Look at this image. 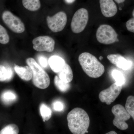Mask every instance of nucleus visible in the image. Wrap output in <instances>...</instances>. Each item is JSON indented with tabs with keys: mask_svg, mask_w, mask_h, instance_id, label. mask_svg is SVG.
Listing matches in <instances>:
<instances>
[{
	"mask_svg": "<svg viewBox=\"0 0 134 134\" xmlns=\"http://www.w3.org/2000/svg\"><path fill=\"white\" fill-rule=\"evenodd\" d=\"M86 133H88V130H87V131H86Z\"/></svg>",
	"mask_w": 134,
	"mask_h": 134,
	"instance_id": "34",
	"label": "nucleus"
},
{
	"mask_svg": "<svg viewBox=\"0 0 134 134\" xmlns=\"http://www.w3.org/2000/svg\"><path fill=\"white\" fill-rule=\"evenodd\" d=\"M47 25L52 31L54 32L62 31L66 26L67 16L66 13L63 11L57 13L52 16L47 17Z\"/></svg>",
	"mask_w": 134,
	"mask_h": 134,
	"instance_id": "8",
	"label": "nucleus"
},
{
	"mask_svg": "<svg viewBox=\"0 0 134 134\" xmlns=\"http://www.w3.org/2000/svg\"><path fill=\"white\" fill-rule=\"evenodd\" d=\"M111 111L115 117L113 120L114 125L120 130L127 129L129 126L126 121L129 120L131 116L126 108L123 106L118 104L113 107Z\"/></svg>",
	"mask_w": 134,
	"mask_h": 134,
	"instance_id": "4",
	"label": "nucleus"
},
{
	"mask_svg": "<svg viewBox=\"0 0 134 134\" xmlns=\"http://www.w3.org/2000/svg\"><path fill=\"white\" fill-rule=\"evenodd\" d=\"M15 72L20 78L24 81H28L31 80L32 77V72L31 69L29 66H19L15 65Z\"/></svg>",
	"mask_w": 134,
	"mask_h": 134,
	"instance_id": "13",
	"label": "nucleus"
},
{
	"mask_svg": "<svg viewBox=\"0 0 134 134\" xmlns=\"http://www.w3.org/2000/svg\"><path fill=\"white\" fill-rule=\"evenodd\" d=\"M64 108V105L61 101L57 100L53 103V108L55 111H62Z\"/></svg>",
	"mask_w": 134,
	"mask_h": 134,
	"instance_id": "25",
	"label": "nucleus"
},
{
	"mask_svg": "<svg viewBox=\"0 0 134 134\" xmlns=\"http://www.w3.org/2000/svg\"><path fill=\"white\" fill-rule=\"evenodd\" d=\"M8 71L7 67L0 65V81H7Z\"/></svg>",
	"mask_w": 134,
	"mask_h": 134,
	"instance_id": "24",
	"label": "nucleus"
},
{
	"mask_svg": "<svg viewBox=\"0 0 134 134\" xmlns=\"http://www.w3.org/2000/svg\"><path fill=\"white\" fill-rule=\"evenodd\" d=\"M64 1L67 4H70L73 3L76 0H64Z\"/></svg>",
	"mask_w": 134,
	"mask_h": 134,
	"instance_id": "29",
	"label": "nucleus"
},
{
	"mask_svg": "<svg viewBox=\"0 0 134 134\" xmlns=\"http://www.w3.org/2000/svg\"><path fill=\"white\" fill-rule=\"evenodd\" d=\"M38 61L40 64L44 68H47L48 66V62L46 58L44 56H41L39 57Z\"/></svg>",
	"mask_w": 134,
	"mask_h": 134,
	"instance_id": "27",
	"label": "nucleus"
},
{
	"mask_svg": "<svg viewBox=\"0 0 134 134\" xmlns=\"http://www.w3.org/2000/svg\"><path fill=\"white\" fill-rule=\"evenodd\" d=\"M105 134H117L116 132L114 131H111L110 132H108V133H107Z\"/></svg>",
	"mask_w": 134,
	"mask_h": 134,
	"instance_id": "31",
	"label": "nucleus"
},
{
	"mask_svg": "<svg viewBox=\"0 0 134 134\" xmlns=\"http://www.w3.org/2000/svg\"><path fill=\"white\" fill-rule=\"evenodd\" d=\"M26 62L32 70L34 85L40 89H45L48 88L50 82L48 74L33 58H28L26 59Z\"/></svg>",
	"mask_w": 134,
	"mask_h": 134,
	"instance_id": "3",
	"label": "nucleus"
},
{
	"mask_svg": "<svg viewBox=\"0 0 134 134\" xmlns=\"http://www.w3.org/2000/svg\"><path fill=\"white\" fill-rule=\"evenodd\" d=\"M101 12L107 18L114 16L117 14V5L113 0H99Z\"/></svg>",
	"mask_w": 134,
	"mask_h": 134,
	"instance_id": "11",
	"label": "nucleus"
},
{
	"mask_svg": "<svg viewBox=\"0 0 134 134\" xmlns=\"http://www.w3.org/2000/svg\"><path fill=\"white\" fill-rule=\"evenodd\" d=\"M9 41V37L7 30L0 24V43L7 44Z\"/></svg>",
	"mask_w": 134,
	"mask_h": 134,
	"instance_id": "23",
	"label": "nucleus"
},
{
	"mask_svg": "<svg viewBox=\"0 0 134 134\" xmlns=\"http://www.w3.org/2000/svg\"><path fill=\"white\" fill-rule=\"evenodd\" d=\"M126 25L129 31L134 33V18L129 20L126 23Z\"/></svg>",
	"mask_w": 134,
	"mask_h": 134,
	"instance_id": "26",
	"label": "nucleus"
},
{
	"mask_svg": "<svg viewBox=\"0 0 134 134\" xmlns=\"http://www.w3.org/2000/svg\"><path fill=\"white\" fill-rule=\"evenodd\" d=\"M2 19L7 26L15 33H22L25 31L24 24L20 18L10 11H4L2 14Z\"/></svg>",
	"mask_w": 134,
	"mask_h": 134,
	"instance_id": "7",
	"label": "nucleus"
},
{
	"mask_svg": "<svg viewBox=\"0 0 134 134\" xmlns=\"http://www.w3.org/2000/svg\"><path fill=\"white\" fill-rule=\"evenodd\" d=\"M25 8L31 11L38 10L41 7L40 0H22Z\"/></svg>",
	"mask_w": 134,
	"mask_h": 134,
	"instance_id": "16",
	"label": "nucleus"
},
{
	"mask_svg": "<svg viewBox=\"0 0 134 134\" xmlns=\"http://www.w3.org/2000/svg\"><path fill=\"white\" fill-rule=\"evenodd\" d=\"M48 63L51 69L58 74L62 69L66 62L63 59L59 56L53 55L49 58Z\"/></svg>",
	"mask_w": 134,
	"mask_h": 134,
	"instance_id": "14",
	"label": "nucleus"
},
{
	"mask_svg": "<svg viewBox=\"0 0 134 134\" xmlns=\"http://www.w3.org/2000/svg\"><path fill=\"white\" fill-rule=\"evenodd\" d=\"M8 71V79L7 81H10L13 77L14 75L13 70L9 66H6Z\"/></svg>",
	"mask_w": 134,
	"mask_h": 134,
	"instance_id": "28",
	"label": "nucleus"
},
{
	"mask_svg": "<svg viewBox=\"0 0 134 134\" xmlns=\"http://www.w3.org/2000/svg\"><path fill=\"white\" fill-rule=\"evenodd\" d=\"M40 114L44 122L47 121L52 117V111L49 107L46 104H41L40 107Z\"/></svg>",
	"mask_w": 134,
	"mask_h": 134,
	"instance_id": "19",
	"label": "nucleus"
},
{
	"mask_svg": "<svg viewBox=\"0 0 134 134\" xmlns=\"http://www.w3.org/2000/svg\"><path fill=\"white\" fill-rule=\"evenodd\" d=\"M54 83L57 88L63 92L68 91L70 87L69 83H66L61 80L58 75L55 76L54 77Z\"/></svg>",
	"mask_w": 134,
	"mask_h": 134,
	"instance_id": "18",
	"label": "nucleus"
},
{
	"mask_svg": "<svg viewBox=\"0 0 134 134\" xmlns=\"http://www.w3.org/2000/svg\"><path fill=\"white\" fill-rule=\"evenodd\" d=\"M125 108L134 121V96H130L128 97Z\"/></svg>",
	"mask_w": 134,
	"mask_h": 134,
	"instance_id": "21",
	"label": "nucleus"
},
{
	"mask_svg": "<svg viewBox=\"0 0 134 134\" xmlns=\"http://www.w3.org/2000/svg\"><path fill=\"white\" fill-rule=\"evenodd\" d=\"M99 59L102 60L103 59V57L102 56H100L99 58Z\"/></svg>",
	"mask_w": 134,
	"mask_h": 134,
	"instance_id": "32",
	"label": "nucleus"
},
{
	"mask_svg": "<svg viewBox=\"0 0 134 134\" xmlns=\"http://www.w3.org/2000/svg\"><path fill=\"white\" fill-rule=\"evenodd\" d=\"M96 37L99 43L110 44L117 41V35L115 30L110 25L103 24L97 30Z\"/></svg>",
	"mask_w": 134,
	"mask_h": 134,
	"instance_id": "5",
	"label": "nucleus"
},
{
	"mask_svg": "<svg viewBox=\"0 0 134 134\" xmlns=\"http://www.w3.org/2000/svg\"><path fill=\"white\" fill-rule=\"evenodd\" d=\"M1 98L4 104H9L16 100L17 96L15 93L11 91L7 90L2 93Z\"/></svg>",
	"mask_w": 134,
	"mask_h": 134,
	"instance_id": "17",
	"label": "nucleus"
},
{
	"mask_svg": "<svg viewBox=\"0 0 134 134\" xmlns=\"http://www.w3.org/2000/svg\"><path fill=\"white\" fill-rule=\"evenodd\" d=\"M114 1L118 3H120L124 2L125 0H114Z\"/></svg>",
	"mask_w": 134,
	"mask_h": 134,
	"instance_id": "30",
	"label": "nucleus"
},
{
	"mask_svg": "<svg viewBox=\"0 0 134 134\" xmlns=\"http://www.w3.org/2000/svg\"><path fill=\"white\" fill-rule=\"evenodd\" d=\"M132 15H133V16L134 17V9L133 10V12H132Z\"/></svg>",
	"mask_w": 134,
	"mask_h": 134,
	"instance_id": "33",
	"label": "nucleus"
},
{
	"mask_svg": "<svg viewBox=\"0 0 134 134\" xmlns=\"http://www.w3.org/2000/svg\"><path fill=\"white\" fill-rule=\"evenodd\" d=\"M107 58L111 63L123 70H128L132 67V62L120 54H109Z\"/></svg>",
	"mask_w": 134,
	"mask_h": 134,
	"instance_id": "12",
	"label": "nucleus"
},
{
	"mask_svg": "<svg viewBox=\"0 0 134 134\" xmlns=\"http://www.w3.org/2000/svg\"><path fill=\"white\" fill-rule=\"evenodd\" d=\"M33 48L38 52H52L54 50L55 41L48 36H40L34 39Z\"/></svg>",
	"mask_w": 134,
	"mask_h": 134,
	"instance_id": "10",
	"label": "nucleus"
},
{
	"mask_svg": "<svg viewBox=\"0 0 134 134\" xmlns=\"http://www.w3.org/2000/svg\"><path fill=\"white\" fill-rule=\"evenodd\" d=\"M58 74L60 79L66 83H69L73 80V73L72 69L66 63L62 69Z\"/></svg>",
	"mask_w": 134,
	"mask_h": 134,
	"instance_id": "15",
	"label": "nucleus"
},
{
	"mask_svg": "<svg viewBox=\"0 0 134 134\" xmlns=\"http://www.w3.org/2000/svg\"><path fill=\"white\" fill-rule=\"evenodd\" d=\"M122 88V85H119L116 82L113 83L108 88L99 93V98L100 101L107 105L111 104L119 96Z\"/></svg>",
	"mask_w": 134,
	"mask_h": 134,
	"instance_id": "9",
	"label": "nucleus"
},
{
	"mask_svg": "<svg viewBox=\"0 0 134 134\" xmlns=\"http://www.w3.org/2000/svg\"><path fill=\"white\" fill-rule=\"evenodd\" d=\"M19 129L15 124L7 125L0 131V134H18Z\"/></svg>",
	"mask_w": 134,
	"mask_h": 134,
	"instance_id": "20",
	"label": "nucleus"
},
{
	"mask_svg": "<svg viewBox=\"0 0 134 134\" xmlns=\"http://www.w3.org/2000/svg\"></svg>",
	"mask_w": 134,
	"mask_h": 134,
	"instance_id": "35",
	"label": "nucleus"
},
{
	"mask_svg": "<svg viewBox=\"0 0 134 134\" xmlns=\"http://www.w3.org/2000/svg\"><path fill=\"white\" fill-rule=\"evenodd\" d=\"M68 126L73 134H85L90 125V119L83 109L75 108L67 115Z\"/></svg>",
	"mask_w": 134,
	"mask_h": 134,
	"instance_id": "1",
	"label": "nucleus"
},
{
	"mask_svg": "<svg viewBox=\"0 0 134 134\" xmlns=\"http://www.w3.org/2000/svg\"><path fill=\"white\" fill-rule=\"evenodd\" d=\"M89 15L88 10L82 8L75 13L72 18L71 29L74 33L78 34L83 31L88 23Z\"/></svg>",
	"mask_w": 134,
	"mask_h": 134,
	"instance_id": "6",
	"label": "nucleus"
},
{
	"mask_svg": "<svg viewBox=\"0 0 134 134\" xmlns=\"http://www.w3.org/2000/svg\"><path fill=\"white\" fill-rule=\"evenodd\" d=\"M78 60L84 72L90 77L98 78L104 73L105 68L103 64L90 53H82L79 55Z\"/></svg>",
	"mask_w": 134,
	"mask_h": 134,
	"instance_id": "2",
	"label": "nucleus"
},
{
	"mask_svg": "<svg viewBox=\"0 0 134 134\" xmlns=\"http://www.w3.org/2000/svg\"><path fill=\"white\" fill-rule=\"evenodd\" d=\"M112 75L113 78L115 80V82L120 85H123L125 83V77L122 72L117 70H114L113 71Z\"/></svg>",
	"mask_w": 134,
	"mask_h": 134,
	"instance_id": "22",
	"label": "nucleus"
}]
</instances>
